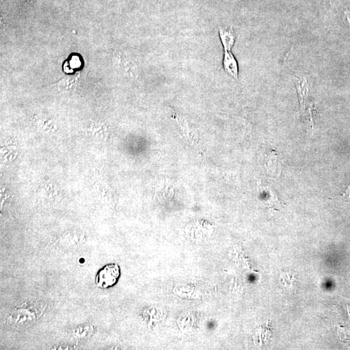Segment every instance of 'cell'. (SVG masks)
<instances>
[{"label": "cell", "mask_w": 350, "mask_h": 350, "mask_svg": "<svg viewBox=\"0 0 350 350\" xmlns=\"http://www.w3.org/2000/svg\"><path fill=\"white\" fill-rule=\"evenodd\" d=\"M120 275L121 270L118 264L106 265L97 273L96 285L100 289H109L118 283Z\"/></svg>", "instance_id": "cell-1"}, {"label": "cell", "mask_w": 350, "mask_h": 350, "mask_svg": "<svg viewBox=\"0 0 350 350\" xmlns=\"http://www.w3.org/2000/svg\"><path fill=\"white\" fill-rule=\"evenodd\" d=\"M223 63L225 70L228 75L232 76L233 78L237 79L239 75L237 62L231 51H225Z\"/></svg>", "instance_id": "cell-2"}, {"label": "cell", "mask_w": 350, "mask_h": 350, "mask_svg": "<svg viewBox=\"0 0 350 350\" xmlns=\"http://www.w3.org/2000/svg\"><path fill=\"white\" fill-rule=\"evenodd\" d=\"M218 31L224 50L231 51L235 41V34L232 27H220Z\"/></svg>", "instance_id": "cell-3"}, {"label": "cell", "mask_w": 350, "mask_h": 350, "mask_svg": "<svg viewBox=\"0 0 350 350\" xmlns=\"http://www.w3.org/2000/svg\"><path fill=\"white\" fill-rule=\"evenodd\" d=\"M77 82V79L73 76L66 77L59 81V88L61 91H68L70 90Z\"/></svg>", "instance_id": "cell-4"}]
</instances>
